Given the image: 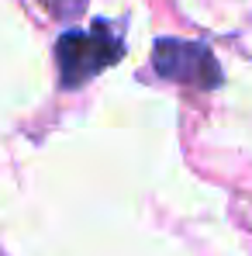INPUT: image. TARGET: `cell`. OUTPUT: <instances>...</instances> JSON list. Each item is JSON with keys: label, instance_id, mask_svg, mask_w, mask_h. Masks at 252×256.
I'll list each match as a JSON object with an SVG mask.
<instances>
[{"label": "cell", "instance_id": "7a4b0ae2", "mask_svg": "<svg viewBox=\"0 0 252 256\" xmlns=\"http://www.w3.org/2000/svg\"><path fill=\"white\" fill-rule=\"evenodd\" d=\"M152 66L159 76L176 80V84H194V86H211L221 84L218 59L211 56L201 42H180V38H163L152 48Z\"/></svg>", "mask_w": 252, "mask_h": 256}, {"label": "cell", "instance_id": "6da1fadb", "mask_svg": "<svg viewBox=\"0 0 252 256\" xmlns=\"http://www.w3.org/2000/svg\"><path fill=\"white\" fill-rule=\"evenodd\" d=\"M118 56H121V42L104 21L93 24L90 32H66L55 42V59H59V73L66 86L93 80L104 66L118 62Z\"/></svg>", "mask_w": 252, "mask_h": 256}, {"label": "cell", "instance_id": "3957f363", "mask_svg": "<svg viewBox=\"0 0 252 256\" xmlns=\"http://www.w3.org/2000/svg\"><path fill=\"white\" fill-rule=\"evenodd\" d=\"M42 4L55 14V18H73V14H80V10H83L86 0H42Z\"/></svg>", "mask_w": 252, "mask_h": 256}]
</instances>
